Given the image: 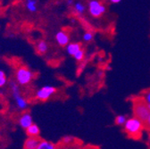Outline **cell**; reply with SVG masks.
Here are the masks:
<instances>
[{
    "label": "cell",
    "mask_w": 150,
    "mask_h": 149,
    "mask_svg": "<svg viewBox=\"0 0 150 149\" xmlns=\"http://www.w3.org/2000/svg\"><path fill=\"white\" fill-rule=\"evenodd\" d=\"M129 100L131 102V105H132L133 117L145 123L150 115L149 105L142 96L131 97Z\"/></svg>",
    "instance_id": "6da1fadb"
},
{
    "label": "cell",
    "mask_w": 150,
    "mask_h": 149,
    "mask_svg": "<svg viewBox=\"0 0 150 149\" xmlns=\"http://www.w3.org/2000/svg\"><path fill=\"white\" fill-rule=\"evenodd\" d=\"M141 96L145 98V100L146 101V103L148 105H150V89L146 90L145 92H143Z\"/></svg>",
    "instance_id": "7402d4cb"
},
{
    "label": "cell",
    "mask_w": 150,
    "mask_h": 149,
    "mask_svg": "<svg viewBox=\"0 0 150 149\" xmlns=\"http://www.w3.org/2000/svg\"><path fill=\"white\" fill-rule=\"evenodd\" d=\"M9 87H10V90L12 92L13 97L15 98L19 96H21V91H20V86L18 85V83L16 81H11L9 82Z\"/></svg>",
    "instance_id": "4fadbf2b"
},
{
    "label": "cell",
    "mask_w": 150,
    "mask_h": 149,
    "mask_svg": "<svg viewBox=\"0 0 150 149\" xmlns=\"http://www.w3.org/2000/svg\"><path fill=\"white\" fill-rule=\"evenodd\" d=\"M55 40L61 47H67L70 43V35L65 30H60L55 34Z\"/></svg>",
    "instance_id": "8992f818"
},
{
    "label": "cell",
    "mask_w": 150,
    "mask_h": 149,
    "mask_svg": "<svg viewBox=\"0 0 150 149\" xmlns=\"http://www.w3.org/2000/svg\"><path fill=\"white\" fill-rule=\"evenodd\" d=\"M92 39H93V34L90 31H87L83 35V40H84V41H90Z\"/></svg>",
    "instance_id": "603a6c76"
},
{
    "label": "cell",
    "mask_w": 150,
    "mask_h": 149,
    "mask_svg": "<svg viewBox=\"0 0 150 149\" xmlns=\"http://www.w3.org/2000/svg\"><path fill=\"white\" fill-rule=\"evenodd\" d=\"M144 129V123L134 117L128 119L125 124L123 125V131L126 136L129 138L136 141L140 140L142 138Z\"/></svg>",
    "instance_id": "7a4b0ae2"
},
{
    "label": "cell",
    "mask_w": 150,
    "mask_h": 149,
    "mask_svg": "<svg viewBox=\"0 0 150 149\" xmlns=\"http://www.w3.org/2000/svg\"><path fill=\"white\" fill-rule=\"evenodd\" d=\"M38 2L35 0H27L25 3V6L27 10L30 13H36L38 11Z\"/></svg>",
    "instance_id": "e0dca14e"
},
{
    "label": "cell",
    "mask_w": 150,
    "mask_h": 149,
    "mask_svg": "<svg viewBox=\"0 0 150 149\" xmlns=\"http://www.w3.org/2000/svg\"><path fill=\"white\" fill-rule=\"evenodd\" d=\"M56 88L52 86H44L35 93V97L39 101H47L56 93Z\"/></svg>",
    "instance_id": "5b68a950"
},
{
    "label": "cell",
    "mask_w": 150,
    "mask_h": 149,
    "mask_svg": "<svg viewBox=\"0 0 150 149\" xmlns=\"http://www.w3.org/2000/svg\"><path fill=\"white\" fill-rule=\"evenodd\" d=\"M127 118L126 116L124 115H117L115 119V123L118 126H122V125H124L125 122L127 121Z\"/></svg>",
    "instance_id": "ffe728a7"
},
{
    "label": "cell",
    "mask_w": 150,
    "mask_h": 149,
    "mask_svg": "<svg viewBox=\"0 0 150 149\" xmlns=\"http://www.w3.org/2000/svg\"><path fill=\"white\" fill-rule=\"evenodd\" d=\"M146 145H147V148H148V149H150V133H149V135H148V138H147Z\"/></svg>",
    "instance_id": "484cf974"
},
{
    "label": "cell",
    "mask_w": 150,
    "mask_h": 149,
    "mask_svg": "<svg viewBox=\"0 0 150 149\" xmlns=\"http://www.w3.org/2000/svg\"><path fill=\"white\" fill-rule=\"evenodd\" d=\"M81 149H101V148L95 145H82Z\"/></svg>",
    "instance_id": "cb8c5ba5"
},
{
    "label": "cell",
    "mask_w": 150,
    "mask_h": 149,
    "mask_svg": "<svg viewBox=\"0 0 150 149\" xmlns=\"http://www.w3.org/2000/svg\"><path fill=\"white\" fill-rule=\"evenodd\" d=\"M7 83V78L6 72L0 69V88H3L6 85Z\"/></svg>",
    "instance_id": "d6986e66"
},
{
    "label": "cell",
    "mask_w": 150,
    "mask_h": 149,
    "mask_svg": "<svg viewBox=\"0 0 150 149\" xmlns=\"http://www.w3.org/2000/svg\"><path fill=\"white\" fill-rule=\"evenodd\" d=\"M81 146H82V143L75 144L72 145H64L59 143V145H57V149H81Z\"/></svg>",
    "instance_id": "ac0fdd59"
},
{
    "label": "cell",
    "mask_w": 150,
    "mask_h": 149,
    "mask_svg": "<svg viewBox=\"0 0 150 149\" xmlns=\"http://www.w3.org/2000/svg\"><path fill=\"white\" fill-rule=\"evenodd\" d=\"M19 121V125H20L23 129H24L25 130L33 124V119L30 115V114L29 113H24L23 114L20 118L18 120Z\"/></svg>",
    "instance_id": "52a82bcc"
},
{
    "label": "cell",
    "mask_w": 150,
    "mask_h": 149,
    "mask_svg": "<svg viewBox=\"0 0 150 149\" xmlns=\"http://www.w3.org/2000/svg\"><path fill=\"white\" fill-rule=\"evenodd\" d=\"M34 78L33 72L25 66L19 67L15 71V81L19 86L29 85Z\"/></svg>",
    "instance_id": "3957f363"
},
{
    "label": "cell",
    "mask_w": 150,
    "mask_h": 149,
    "mask_svg": "<svg viewBox=\"0 0 150 149\" xmlns=\"http://www.w3.org/2000/svg\"><path fill=\"white\" fill-rule=\"evenodd\" d=\"M84 56H85V52H84L83 48L81 50H80L76 54L73 55V57L75 58V60L78 61V62H81L84 59Z\"/></svg>",
    "instance_id": "44dd1931"
},
{
    "label": "cell",
    "mask_w": 150,
    "mask_h": 149,
    "mask_svg": "<svg viewBox=\"0 0 150 149\" xmlns=\"http://www.w3.org/2000/svg\"><path fill=\"white\" fill-rule=\"evenodd\" d=\"M41 139L39 138H32V137H28V138L24 142L23 148L24 149H37L38 145H39Z\"/></svg>",
    "instance_id": "ba28073f"
},
{
    "label": "cell",
    "mask_w": 150,
    "mask_h": 149,
    "mask_svg": "<svg viewBox=\"0 0 150 149\" xmlns=\"http://www.w3.org/2000/svg\"><path fill=\"white\" fill-rule=\"evenodd\" d=\"M144 127H145V129L146 131H148L150 133V115L148 117V119L146 120V121L144 123Z\"/></svg>",
    "instance_id": "d4e9b609"
},
{
    "label": "cell",
    "mask_w": 150,
    "mask_h": 149,
    "mask_svg": "<svg viewBox=\"0 0 150 149\" xmlns=\"http://www.w3.org/2000/svg\"><path fill=\"white\" fill-rule=\"evenodd\" d=\"M67 3H68L69 5H73V4H74L73 1H67Z\"/></svg>",
    "instance_id": "83f0119b"
},
{
    "label": "cell",
    "mask_w": 150,
    "mask_h": 149,
    "mask_svg": "<svg viewBox=\"0 0 150 149\" xmlns=\"http://www.w3.org/2000/svg\"><path fill=\"white\" fill-rule=\"evenodd\" d=\"M37 149H57V145L53 142L41 139Z\"/></svg>",
    "instance_id": "5bb4252c"
},
{
    "label": "cell",
    "mask_w": 150,
    "mask_h": 149,
    "mask_svg": "<svg viewBox=\"0 0 150 149\" xmlns=\"http://www.w3.org/2000/svg\"><path fill=\"white\" fill-rule=\"evenodd\" d=\"M36 49H37V52L39 54H44L48 50V45L45 40H40L36 45Z\"/></svg>",
    "instance_id": "9a60e30c"
},
{
    "label": "cell",
    "mask_w": 150,
    "mask_h": 149,
    "mask_svg": "<svg viewBox=\"0 0 150 149\" xmlns=\"http://www.w3.org/2000/svg\"><path fill=\"white\" fill-rule=\"evenodd\" d=\"M110 3L112 4H117V3H121L120 0H112V1H110Z\"/></svg>",
    "instance_id": "4316f807"
},
{
    "label": "cell",
    "mask_w": 150,
    "mask_h": 149,
    "mask_svg": "<svg viewBox=\"0 0 150 149\" xmlns=\"http://www.w3.org/2000/svg\"><path fill=\"white\" fill-rule=\"evenodd\" d=\"M26 133L28 135V137H32V138H38L40 134V127L37 124L33 123L31 126H30L27 129H26Z\"/></svg>",
    "instance_id": "30bf717a"
},
{
    "label": "cell",
    "mask_w": 150,
    "mask_h": 149,
    "mask_svg": "<svg viewBox=\"0 0 150 149\" xmlns=\"http://www.w3.org/2000/svg\"><path fill=\"white\" fill-rule=\"evenodd\" d=\"M15 100V103H16V106L18 109H20V110H25L28 108L29 106V104H28V101L21 95V96H19L15 98H13Z\"/></svg>",
    "instance_id": "8fae6325"
},
{
    "label": "cell",
    "mask_w": 150,
    "mask_h": 149,
    "mask_svg": "<svg viewBox=\"0 0 150 149\" xmlns=\"http://www.w3.org/2000/svg\"><path fill=\"white\" fill-rule=\"evenodd\" d=\"M82 49L81 44L79 42H72V43H69V45L66 47V51L70 55H73L76 54L80 50Z\"/></svg>",
    "instance_id": "9c48e42d"
},
{
    "label": "cell",
    "mask_w": 150,
    "mask_h": 149,
    "mask_svg": "<svg viewBox=\"0 0 150 149\" xmlns=\"http://www.w3.org/2000/svg\"><path fill=\"white\" fill-rule=\"evenodd\" d=\"M0 93H1V91H0Z\"/></svg>",
    "instance_id": "f1b7e54d"
},
{
    "label": "cell",
    "mask_w": 150,
    "mask_h": 149,
    "mask_svg": "<svg viewBox=\"0 0 150 149\" xmlns=\"http://www.w3.org/2000/svg\"><path fill=\"white\" fill-rule=\"evenodd\" d=\"M88 10L89 14L94 18H100L106 11L105 5L103 2L92 0L88 3Z\"/></svg>",
    "instance_id": "277c9868"
},
{
    "label": "cell",
    "mask_w": 150,
    "mask_h": 149,
    "mask_svg": "<svg viewBox=\"0 0 150 149\" xmlns=\"http://www.w3.org/2000/svg\"><path fill=\"white\" fill-rule=\"evenodd\" d=\"M80 143H82V142L81 140H78L77 138H75L74 137H71V136H65L60 141V144L64 145H72L80 144Z\"/></svg>",
    "instance_id": "7c38bea8"
},
{
    "label": "cell",
    "mask_w": 150,
    "mask_h": 149,
    "mask_svg": "<svg viewBox=\"0 0 150 149\" xmlns=\"http://www.w3.org/2000/svg\"><path fill=\"white\" fill-rule=\"evenodd\" d=\"M85 10H86V6L81 2H77V3H75L73 5V12H74V13H76L77 15L83 14Z\"/></svg>",
    "instance_id": "2e32d148"
}]
</instances>
